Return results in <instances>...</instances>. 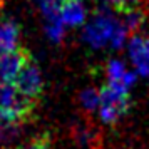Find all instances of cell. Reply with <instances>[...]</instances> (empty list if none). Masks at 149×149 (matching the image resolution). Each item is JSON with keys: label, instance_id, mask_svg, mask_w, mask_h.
<instances>
[{"label": "cell", "instance_id": "9c48e42d", "mask_svg": "<svg viewBox=\"0 0 149 149\" xmlns=\"http://www.w3.org/2000/svg\"><path fill=\"white\" fill-rule=\"evenodd\" d=\"M19 40H20L19 25L10 19H2L0 20V54L19 49Z\"/></svg>", "mask_w": 149, "mask_h": 149}, {"label": "cell", "instance_id": "7a4b0ae2", "mask_svg": "<svg viewBox=\"0 0 149 149\" xmlns=\"http://www.w3.org/2000/svg\"><path fill=\"white\" fill-rule=\"evenodd\" d=\"M127 111L129 91L121 86L107 82V86L101 89V102H99V109H97L101 122L112 126L116 122H119V119L124 117Z\"/></svg>", "mask_w": 149, "mask_h": 149}, {"label": "cell", "instance_id": "8992f818", "mask_svg": "<svg viewBox=\"0 0 149 149\" xmlns=\"http://www.w3.org/2000/svg\"><path fill=\"white\" fill-rule=\"evenodd\" d=\"M127 52L136 72L149 77V37L134 35L127 45Z\"/></svg>", "mask_w": 149, "mask_h": 149}, {"label": "cell", "instance_id": "5b68a950", "mask_svg": "<svg viewBox=\"0 0 149 149\" xmlns=\"http://www.w3.org/2000/svg\"><path fill=\"white\" fill-rule=\"evenodd\" d=\"M30 61L29 54L22 49L0 54V84H10L17 79L22 67Z\"/></svg>", "mask_w": 149, "mask_h": 149}, {"label": "cell", "instance_id": "ba28073f", "mask_svg": "<svg viewBox=\"0 0 149 149\" xmlns=\"http://www.w3.org/2000/svg\"><path fill=\"white\" fill-rule=\"evenodd\" d=\"M59 14H61V19L65 25L77 27L86 22L87 10H86V5L82 0H64Z\"/></svg>", "mask_w": 149, "mask_h": 149}, {"label": "cell", "instance_id": "52a82bcc", "mask_svg": "<svg viewBox=\"0 0 149 149\" xmlns=\"http://www.w3.org/2000/svg\"><path fill=\"white\" fill-rule=\"evenodd\" d=\"M106 75H107V82L109 84H116V86H121L124 89H131L134 86L136 79H137V74L129 70L126 67V64L117 59H112V61L107 62V67H106Z\"/></svg>", "mask_w": 149, "mask_h": 149}, {"label": "cell", "instance_id": "2e32d148", "mask_svg": "<svg viewBox=\"0 0 149 149\" xmlns=\"http://www.w3.org/2000/svg\"><path fill=\"white\" fill-rule=\"evenodd\" d=\"M8 149H29V148H27V144H25V146H20V148H8Z\"/></svg>", "mask_w": 149, "mask_h": 149}, {"label": "cell", "instance_id": "3957f363", "mask_svg": "<svg viewBox=\"0 0 149 149\" xmlns=\"http://www.w3.org/2000/svg\"><path fill=\"white\" fill-rule=\"evenodd\" d=\"M32 102L15 87L14 82L0 84V121L22 124L32 112Z\"/></svg>", "mask_w": 149, "mask_h": 149}, {"label": "cell", "instance_id": "9a60e30c", "mask_svg": "<svg viewBox=\"0 0 149 149\" xmlns=\"http://www.w3.org/2000/svg\"><path fill=\"white\" fill-rule=\"evenodd\" d=\"M92 137H94V134L87 127H81V131L77 132V141L81 142V144H89V142L92 141Z\"/></svg>", "mask_w": 149, "mask_h": 149}, {"label": "cell", "instance_id": "277c9868", "mask_svg": "<svg viewBox=\"0 0 149 149\" xmlns=\"http://www.w3.org/2000/svg\"><path fill=\"white\" fill-rule=\"evenodd\" d=\"M14 84L27 99H30V101L39 99L42 95V91H44V81H42L40 69L32 61H29L19 72Z\"/></svg>", "mask_w": 149, "mask_h": 149}, {"label": "cell", "instance_id": "6da1fadb", "mask_svg": "<svg viewBox=\"0 0 149 149\" xmlns=\"http://www.w3.org/2000/svg\"><path fill=\"white\" fill-rule=\"evenodd\" d=\"M127 32L129 29L126 27L124 22L117 20L107 10H99L94 19L86 25L82 37L86 44L94 49H101L106 45L119 49L126 42Z\"/></svg>", "mask_w": 149, "mask_h": 149}, {"label": "cell", "instance_id": "8fae6325", "mask_svg": "<svg viewBox=\"0 0 149 149\" xmlns=\"http://www.w3.org/2000/svg\"><path fill=\"white\" fill-rule=\"evenodd\" d=\"M79 102L86 112H97L99 102H101V91H97L94 87L84 89L79 95Z\"/></svg>", "mask_w": 149, "mask_h": 149}, {"label": "cell", "instance_id": "4fadbf2b", "mask_svg": "<svg viewBox=\"0 0 149 149\" xmlns=\"http://www.w3.org/2000/svg\"><path fill=\"white\" fill-rule=\"evenodd\" d=\"M126 19H124V24L129 30H136V29L141 27L142 20H144V15L139 12V7L137 8H131V10H126Z\"/></svg>", "mask_w": 149, "mask_h": 149}, {"label": "cell", "instance_id": "30bf717a", "mask_svg": "<svg viewBox=\"0 0 149 149\" xmlns=\"http://www.w3.org/2000/svg\"><path fill=\"white\" fill-rule=\"evenodd\" d=\"M20 136V122L0 121V149H8Z\"/></svg>", "mask_w": 149, "mask_h": 149}, {"label": "cell", "instance_id": "7c38bea8", "mask_svg": "<svg viewBox=\"0 0 149 149\" xmlns=\"http://www.w3.org/2000/svg\"><path fill=\"white\" fill-rule=\"evenodd\" d=\"M39 7L42 8V12L45 15V19H50V17H57L59 10H61L64 0H37Z\"/></svg>", "mask_w": 149, "mask_h": 149}, {"label": "cell", "instance_id": "5bb4252c", "mask_svg": "<svg viewBox=\"0 0 149 149\" xmlns=\"http://www.w3.org/2000/svg\"><path fill=\"white\" fill-rule=\"evenodd\" d=\"M142 3V0H112V5L119 8L121 12L131 10V8H137Z\"/></svg>", "mask_w": 149, "mask_h": 149}]
</instances>
